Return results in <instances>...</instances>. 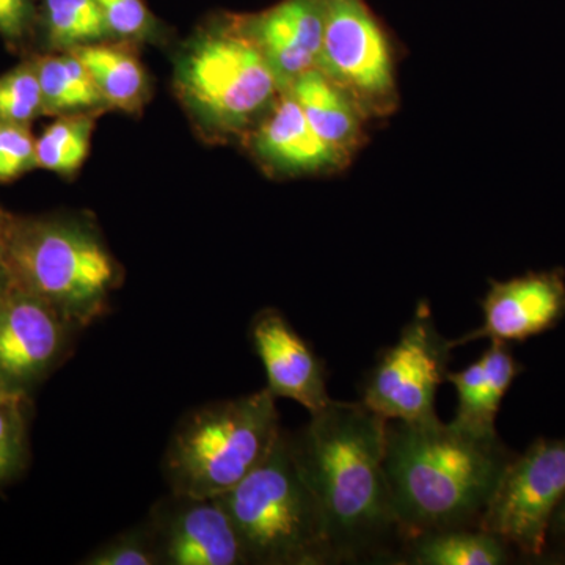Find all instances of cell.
Instances as JSON below:
<instances>
[{"mask_svg": "<svg viewBox=\"0 0 565 565\" xmlns=\"http://www.w3.org/2000/svg\"><path fill=\"white\" fill-rule=\"evenodd\" d=\"M297 433L294 460L321 509L337 564L392 557L401 541L385 471L388 422L359 403L330 401Z\"/></svg>", "mask_w": 565, "mask_h": 565, "instance_id": "cell-1", "label": "cell"}, {"mask_svg": "<svg viewBox=\"0 0 565 565\" xmlns=\"http://www.w3.org/2000/svg\"><path fill=\"white\" fill-rule=\"evenodd\" d=\"M514 457L498 434L468 433L438 416L388 422L385 471L403 545L429 531L478 526Z\"/></svg>", "mask_w": 565, "mask_h": 565, "instance_id": "cell-2", "label": "cell"}, {"mask_svg": "<svg viewBox=\"0 0 565 565\" xmlns=\"http://www.w3.org/2000/svg\"><path fill=\"white\" fill-rule=\"evenodd\" d=\"M14 286L46 300L81 330L110 313L125 282L95 217L87 212L17 215L11 234Z\"/></svg>", "mask_w": 565, "mask_h": 565, "instance_id": "cell-3", "label": "cell"}, {"mask_svg": "<svg viewBox=\"0 0 565 565\" xmlns=\"http://www.w3.org/2000/svg\"><path fill=\"white\" fill-rule=\"evenodd\" d=\"M282 433L267 388L193 408L174 427L162 459L170 492L218 498L269 456Z\"/></svg>", "mask_w": 565, "mask_h": 565, "instance_id": "cell-4", "label": "cell"}, {"mask_svg": "<svg viewBox=\"0 0 565 565\" xmlns=\"http://www.w3.org/2000/svg\"><path fill=\"white\" fill-rule=\"evenodd\" d=\"M173 82L196 128L212 140L245 139L282 93L243 18L188 41L174 62Z\"/></svg>", "mask_w": 565, "mask_h": 565, "instance_id": "cell-5", "label": "cell"}, {"mask_svg": "<svg viewBox=\"0 0 565 565\" xmlns=\"http://www.w3.org/2000/svg\"><path fill=\"white\" fill-rule=\"evenodd\" d=\"M218 498L248 565L337 564L321 509L297 468L286 430L269 456Z\"/></svg>", "mask_w": 565, "mask_h": 565, "instance_id": "cell-6", "label": "cell"}, {"mask_svg": "<svg viewBox=\"0 0 565 565\" xmlns=\"http://www.w3.org/2000/svg\"><path fill=\"white\" fill-rule=\"evenodd\" d=\"M318 68L356 104L363 117H386L397 104L388 32L366 0H321Z\"/></svg>", "mask_w": 565, "mask_h": 565, "instance_id": "cell-7", "label": "cell"}, {"mask_svg": "<svg viewBox=\"0 0 565 565\" xmlns=\"http://www.w3.org/2000/svg\"><path fill=\"white\" fill-rule=\"evenodd\" d=\"M452 340L438 332L429 303L423 302L364 377L362 403L386 422L435 418V396L452 360Z\"/></svg>", "mask_w": 565, "mask_h": 565, "instance_id": "cell-8", "label": "cell"}, {"mask_svg": "<svg viewBox=\"0 0 565 565\" xmlns=\"http://www.w3.org/2000/svg\"><path fill=\"white\" fill-rule=\"evenodd\" d=\"M564 494L565 437L537 438L508 465L478 526L522 555L542 556Z\"/></svg>", "mask_w": 565, "mask_h": 565, "instance_id": "cell-9", "label": "cell"}, {"mask_svg": "<svg viewBox=\"0 0 565 565\" xmlns=\"http://www.w3.org/2000/svg\"><path fill=\"white\" fill-rule=\"evenodd\" d=\"M81 332L46 300L11 286L0 294V385L32 396L68 360Z\"/></svg>", "mask_w": 565, "mask_h": 565, "instance_id": "cell-10", "label": "cell"}, {"mask_svg": "<svg viewBox=\"0 0 565 565\" xmlns=\"http://www.w3.org/2000/svg\"><path fill=\"white\" fill-rule=\"evenodd\" d=\"M159 565H248L243 542L221 498L170 492L147 520Z\"/></svg>", "mask_w": 565, "mask_h": 565, "instance_id": "cell-11", "label": "cell"}, {"mask_svg": "<svg viewBox=\"0 0 565 565\" xmlns=\"http://www.w3.org/2000/svg\"><path fill=\"white\" fill-rule=\"evenodd\" d=\"M484 321L452 340L455 348L473 341L522 343L555 329L565 318V274L561 269L527 273L504 281H490L481 302Z\"/></svg>", "mask_w": 565, "mask_h": 565, "instance_id": "cell-12", "label": "cell"}, {"mask_svg": "<svg viewBox=\"0 0 565 565\" xmlns=\"http://www.w3.org/2000/svg\"><path fill=\"white\" fill-rule=\"evenodd\" d=\"M248 338L266 371V388L277 399H291L310 415L332 401L326 362L277 308H263L253 316Z\"/></svg>", "mask_w": 565, "mask_h": 565, "instance_id": "cell-13", "label": "cell"}, {"mask_svg": "<svg viewBox=\"0 0 565 565\" xmlns=\"http://www.w3.org/2000/svg\"><path fill=\"white\" fill-rule=\"evenodd\" d=\"M245 140L253 158L275 177L329 173L349 161L316 134L299 104L286 90Z\"/></svg>", "mask_w": 565, "mask_h": 565, "instance_id": "cell-14", "label": "cell"}, {"mask_svg": "<svg viewBox=\"0 0 565 565\" xmlns=\"http://www.w3.org/2000/svg\"><path fill=\"white\" fill-rule=\"evenodd\" d=\"M243 22L282 92L307 71L318 68L323 32L321 0H281L263 13L243 18Z\"/></svg>", "mask_w": 565, "mask_h": 565, "instance_id": "cell-15", "label": "cell"}, {"mask_svg": "<svg viewBox=\"0 0 565 565\" xmlns=\"http://www.w3.org/2000/svg\"><path fill=\"white\" fill-rule=\"evenodd\" d=\"M523 366L516 362L508 343L490 341L476 362L451 373L446 382L456 388L457 411L452 423L468 433L494 435V419L501 403Z\"/></svg>", "mask_w": 565, "mask_h": 565, "instance_id": "cell-16", "label": "cell"}, {"mask_svg": "<svg viewBox=\"0 0 565 565\" xmlns=\"http://www.w3.org/2000/svg\"><path fill=\"white\" fill-rule=\"evenodd\" d=\"M289 95L323 141L351 158L363 140V114L340 87L321 70L313 68L289 85Z\"/></svg>", "mask_w": 565, "mask_h": 565, "instance_id": "cell-17", "label": "cell"}, {"mask_svg": "<svg viewBox=\"0 0 565 565\" xmlns=\"http://www.w3.org/2000/svg\"><path fill=\"white\" fill-rule=\"evenodd\" d=\"M84 63L109 109L139 114L150 98V79L129 41L85 44L71 50Z\"/></svg>", "mask_w": 565, "mask_h": 565, "instance_id": "cell-18", "label": "cell"}, {"mask_svg": "<svg viewBox=\"0 0 565 565\" xmlns=\"http://www.w3.org/2000/svg\"><path fill=\"white\" fill-rule=\"evenodd\" d=\"M404 564L504 565L511 546L479 526H456L416 535L403 545Z\"/></svg>", "mask_w": 565, "mask_h": 565, "instance_id": "cell-19", "label": "cell"}, {"mask_svg": "<svg viewBox=\"0 0 565 565\" xmlns=\"http://www.w3.org/2000/svg\"><path fill=\"white\" fill-rule=\"evenodd\" d=\"M33 58L39 70L44 117L109 109L90 73L73 51L43 52L33 54Z\"/></svg>", "mask_w": 565, "mask_h": 565, "instance_id": "cell-20", "label": "cell"}, {"mask_svg": "<svg viewBox=\"0 0 565 565\" xmlns=\"http://www.w3.org/2000/svg\"><path fill=\"white\" fill-rule=\"evenodd\" d=\"M102 111H79L54 117L36 137V169L74 178L90 152L96 118Z\"/></svg>", "mask_w": 565, "mask_h": 565, "instance_id": "cell-21", "label": "cell"}, {"mask_svg": "<svg viewBox=\"0 0 565 565\" xmlns=\"http://www.w3.org/2000/svg\"><path fill=\"white\" fill-rule=\"evenodd\" d=\"M109 35L96 0H44L46 52L76 50Z\"/></svg>", "mask_w": 565, "mask_h": 565, "instance_id": "cell-22", "label": "cell"}, {"mask_svg": "<svg viewBox=\"0 0 565 565\" xmlns=\"http://www.w3.org/2000/svg\"><path fill=\"white\" fill-rule=\"evenodd\" d=\"M32 408L28 394L0 397V489L20 478L31 460Z\"/></svg>", "mask_w": 565, "mask_h": 565, "instance_id": "cell-23", "label": "cell"}, {"mask_svg": "<svg viewBox=\"0 0 565 565\" xmlns=\"http://www.w3.org/2000/svg\"><path fill=\"white\" fill-rule=\"evenodd\" d=\"M44 117L39 70L32 55L0 74V121L32 126Z\"/></svg>", "mask_w": 565, "mask_h": 565, "instance_id": "cell-24", "label": "cell"}, {"mask_svg": "<svg viewBox=\"0 0 565 565\" xmlns=\"http://www.w3.org/2000/svg\"><path fill=\"white\" fill-rule=\"evenodd\" d=\"M84 565H159L158 552L147 522L104 542L81 561Z\"/></svg>", "mask_w": 565, "mask_h": 565, "instance_id": "cell-25", "label": "cell"}, {"mask_svg": "<svg viewBox=\"0 0 565 565\" xmlns=\"http://www.w3.org/2000/svg\"><path fill=\"white\" fill-rule=\"evenodd\" d=\"M35 169L36 137L32 126L0 121V184H10Z\"/></svg>", "mask_w": 565, "mask_h": 565, "instance_id": "cell-26", "label": "cell"}, {"mask_svg": "<svg viewBox=\"0 0 565 565\" xmlns=\"http://www.w3.org/2000/svg\"><path fill=\"white\" fill-rule=\"evenodd\" d=\"M110 35L139 40L152 31L150 11L141 0H96Z\"/></svg>", "mask_w": 565, "mask_h": 565, "instance_id": "cell-27", "label": "cell"}, {"mask_svg": "<svg viewBox=\"0 0 565 565\" xmlns=\"http://www.w3.org/2000/svg\"><path fill=\"white\" fill-rule=\"evenodd\" d=\"M33 10L31 0H0V36L13 52H24L31 39Z\"/></svg>", "mask_w": 565, "mask_h": 565, "instance_id": "cell-28", "label": "cell"}, {"mask_svg": "<svg viewBox=\"0 0 565 565\" xmlns=\"http://www.w3.org/2000/svg\"><path fill=\"white\" fill-rule=\"evenodd\" d=\"M17 214L0 204V294L9 291L14 285L11 273V234H13Z\"/></svg>", "mask_w": 565, "mask_h": 565, "instance_id": "cell-29", "label": "cell"}, {"mask_svg": "<svg viewBox=\"0 0 565 565\" xmlns=\"http://www.w3.org/2000/svg\"><path fill=\"white\" fill-rule=\"evenodd\" d=\"M553 537L565 545V494L563 500L559 501L555 512H553L552 520H550L548 539Z\"/></svg>", "mask_w": 565, "mask_h": 565, "instance_id": "cell-30", "label": "cell"}, {"mask_svg": "<svg viewBox=\"0 0 565 565\" xmlns=\"http://www.w3.org/2000/svg\"><path fill=\"white\" fill-rule=\"evenodd\" d=\"M9 394H13V393H9L7 392L6 388H3L2 385H0V397H3V396H9Z\"/></svg>", "mask_w": 565, "mask_h": 565, "instance_id": "cell-31", "label": "cell"}]
</instances>
